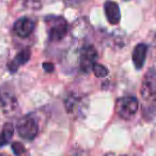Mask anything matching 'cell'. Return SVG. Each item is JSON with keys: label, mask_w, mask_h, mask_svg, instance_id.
Instances as JSON below:
<instances>
[{"label": "cell", "mask_w": 156, "mask_h": 156, "mask_svg": "<svg viewBox=\"0 0 156 156\" xmlns=\"http://www.w3.org/2000/svg\"><path fill=\"white\" fill-rule=\"evenodd\" d=\"M20 3L27 9L37 10L41 8V0H20Z\"/></svg>", "instance_id": "9a60e30c"}, {"label": "cell", "mask_w": 156, "mask_h": 156, "mask_svg": "<svg viewBox=\"0 0 156 156\" xmlns=\"http://www.w3.org/2000/svg\"><path fill=\"white\" fill-rule=\"evenodd\" d=\"M35 24L31 18L29 17H22L17 20L13 25V33L18 37H29L34 30Z\"/></svg>", "instance_id": "52a82bcc"}, {"label": "cell", "mask_w": 156, "mask_h": 156, "mask_svg": "<svg viewBox=\"0 0 156 156\" xmlns=\"http://www.w3.org/2000/svg\"><path fill=\"white\" fill-rule=\"evenodd\" d=\"M45 25L48 39L51 42H59L64 39L67 30H69V25H67L66 20L62 16H46Z\"/></svg>", "instance_id": "6da1fadb"}, {"label": "cell", "mask_w": 156, "mask_h": 156, "mask_svg": "<svg viewBox=\"0 0 156 156\" xmlns=\"http://www.w3.org/2000/svg\"><path fill=\"white\" fill-rule=\"evenodd\" d=\"M13 135H14L13 124L10 123V122H7L3 125L2 130L0 133V147L7 145L11 141V139L13 138Z\"/></svg>", "instance_id": "8fae6325"}, {"label": "cell", "mask_w": 156, "mask_h": 156, "mask_svg": "<svg viewBox=\"0 0 156 156\" xmlns=\"http://www.w3.org/2000/svg\"><path fill=\"white\" fill-rule=\"evenodd\" d=\"M17 133L25 140H33L39 133V121L33 113L22 117L16 124Z\"/></svg>", "instance_id": "7a4b0ae2"}, {"label": "cell", "mask_w": 156, "mask_h": 156, "mask_svg": "<svg viewBox=\"0 0 156 156\" xmlns=\"http://www.w3.org/2000/svg\"><path fill=\"white\" fill-rule=\"evenodd\" d=\"M140 93L143 100L152 101L156 98V69H151L145 73Z\"/></svg>", "instance_id": "5b68a950"}, {"label": "cell", "mask_w": 156, "mask_h": 156, "mask_svg": "<svg viewBox=\"0 0 156 156\" xmlns=\"http://www.w3.org/2000/svg\"><path fill=\"white\" fill-rule=\"evenodd\" d=\"M12 151L15 154V156H30V153L29 151L24 147V144L18 141H15V142L12 143Z\"/></svg>", "instance_id": "4fadbf2b"}, {"label": "cell", "mask_w": 156, "mask_h": 156, "mask_svg": "<svg viewBox=\"0 0 156 156\" xmlns=\"http://www.w3.org/2000/svg\"><path fill=\"white\" fill-rule=\"evenodd\" d=\"M98 59V51L92 45H87L80 50L79 66L83 73H90Z\"/></svg>", "instance_id": "8992f818"}, {"label": "cell", "mask_w": 156, "mask_h": 156, "mask_svg": "<svg viewBox=\"0 0 156 156\" xmlns=\"http://www.w3.org/2000/svg\"><path fill=\"white\" fill-rule=\"evenodd\" d=\"M139 103L135 96H123L115 102V112L123 120H130L138 111Z\"/></svg>", "instance_id": "277c9868"}, {"label": "cell", "mask_w": 156, "mask_h": 156, "mask_svg": "<svg viewBox=\"0 0 156 156\" xmlns=\"http://www.w3.org/2000/svg\"><path fill=\"white\" fill-rule=\"evenodd\" d=\"M123 156H124V155H123Z\"/></svg>", "instance_id": "ac0fdd59"}, {"label": "cell", "mask_w": 156, "mask_h": 156, "mask_svg": "<svg viewBox=\"0 0 156 156\" xmlns=\"http://www.w3.org/2000/svg\"><path fill=\"white\" fill-rule=\"evenodd\" d=\"M147 46L144 43H140L136 45V47L133 50V63L137 69H141L144 65V61L147 58Z\"/></svg>", "instance_id": "30bf717a"}, {"label": "cell", "mask_w": 156, "mask_h": 156, "mask_svg": "<svg viewBox=\"0 0 156 156\" xmlns=\"http://www.w3.org/2000/svg\"><path fill=\"white\" fill-rule=\"evenodd\" d=\"M92 71H93L94 75H95L96 77H98V78L106 77V76L108 75V73H109L106 66H104V65H102V64H98V63H95V64H94Z\"/></svg>", "instance_id": "5bb4252c"}, {"label": "cell", "mask_w": 156, "mask_h": 156, "mask_svg": "<svg viewBox=\"0 0 156 156\" xmlns=\"http://www.w3.org/2000/svg\"><path fill=\"white\" fill-rule=\"evenodd\" d=\"M83 106V100L78 96L69 95L65 101V108L69 113H75V111H80Z\"/></svg>", "instance_id": "7c38bea8"}, {"label": "cell", "mask_w": 156, "mask_h": 156, "mask_svg": "<svg viewBox=\"0 0 156 156\" xmlns=\"http://www.w3.org/2000/svg\"><path fill=\"white\" fill-rule=\"evenodd\" d=\"M31 57V50L30 48H24L23 50H20V52L16 54V56L8 63V69L11 73H15L20 67H22L23 65H25Z\"/></svg>", "instance_id": "ba28073f"}, {"label": "cell", "mask_w": 156, "mask_h": 156, "mask_svg": "<svg viewBox=\"0 0 156 156\" xmlns=\"http://www.w3.org/2000/svg\"><path fill=\"white\" fill-rule=\"evenodd\" d=\"M54 64L52 63H49V62H46L43 64V69H45L46 72H48V73H51V72H54Z\"/></svg>", "instance_id": "2e32d148"}, {"label": "cell", "mask_w": 156, "mask_h": 156, "mask_svg": "<svg viewBox=\"0 0 156 156\" xmlns=\"http://www.w3.org/2000/svg\"><path fill=\"white\" fill-rule=\"evenodd\" d=\"M104 12L107 20L111 25H118L121 20V11L119 5L115 1L107 0L104 3Z\"/></svg>", "instance_id": "9c48e42d"}, {"label": "cell", "mask_w": 156, "mask_h": 156, "mask_svg": "<svg viewBox=\"0 0 156 156\" xmlns=\"http://www.w3.org/2000/svg\"><path fill=\"white\" fill-rule=\"evenodd\" d=\"M18 108V101L13 88L9 85L0 86V109L5 115H13Z\"/></svg>", "instance_id": "3957f363"}, {"label": "cell", "mask_w": 156, "mask_h": 156, "mask_svg": "<svg viewBox=\"0 0 156 156\" xmlns=\"http://www.w3.org/2000/svg\"><path fill=\"white\" fill-rule=\"evenodd\" d=\"M0 156H9V155H7V154H0Z\"/></svg>", "instance_id": "e0dca14e"}]
</instances>
